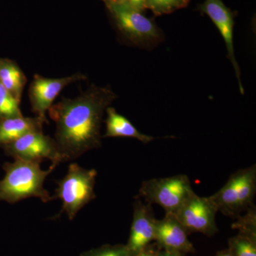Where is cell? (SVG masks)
<instances>
[{"label":"cell","mask_w":256,"mask_h":256,"mask_svg":"<svg viewBox=\"0 0 256 256\" xmlns=\"http://www.w3.org/2000/svg\"><path fill=\"white\" fill-rule=\"evenodd\" d=\"M20 104L0 82V118L22 116Z\"/></svg>","instance_id":"cell-19"},{"label":"cell","mask_w":256,"mask_h":256,"mask_svg":"<svg viewBox=\"0 0 256 256\" xmlns=\"http://www.w3.org/2000/svg\"><path fill=\"white\" fill-rule=\"evenodd\" d=\"M215 256H234L233 254L229 250L228 248L225 249V250H222L217 252L216 255Z\"/></svg>","instance_id":"cell-24"},{"label":"cell","mask_w":256,"mask_h":256,"mask_svg":"<svg viewBox=\"0 0 256 256\" xmlns=\"http://www.w3.org/2000/svg\"><path fill=\"white\" fill-rule=\"evenodd\" d=\"M235 223L232 227L238 230V234L246 236L256 240V210L252 205L246 210L244 216H238L236 218Z\"/></svg>","instance_id":"cell-17"},{"label":"cell","mask_w":256,"mask_h":256,"mask_svg":"<svg viewBox=\"0 0 256 256\" xmlns=\"http://www.w3.org/2000/svg\"><path fill=\"white\" fill-rule=\"evenodd\" d=\"M128 3L139 11L142 12L146 9V0H127Z\"/></svg>","instance_id":"cell-22"},{"label":"cell","mask_w":256,"mask_h":256,"mask_svg":"<svg viewBox=\"0 0 256 256\" xmlns=\"http://www.w3.org/2000/svg\"><path fill=\"white\" fill-rule=\"evenodd\" d=\"M198 10L210 16L223 37L226 46L228 57L232 62L238 82L239 90L244 94V88L240 79V68L234 46V16L232 10L228 9L222 0H205L198 6Z\"/></svg>","instance_id":"cell-10"},{"label":"cell","mask_w":256,"mask_h":256,"mask_svg":"<svg viewBox=\"0 0 256 256\" xmlns=\"http://www.w3.org/2000/svg\"><path fill=\"white\" fill-rule=\"evenodd\" d=\"M156 218L149 204L138 200L134 204L130 233L126 246L129 256H134L154 240Z\"/></svg>","instance_id":"cell-11"},{"label":"cell","mask_w":256,"mask_h":256,"mask_svg":"<svg viewBox=\"0 0 256 256\" xmlns=\"http://www.w3.org/2000/svg\"><path fill=\"white\" fill-rule=\"evenodd\" d=\"M190 0H146V9L156 16L170 14L188 6Z\"/></svg>","instance_id":"cell-18"},{"label":"cell","mask_w":256,"mask_h":256,"mask_svg":"<svg viewBox=\"0 0 256 256\" xmlns=\"http://www.w3.org/2000/svg\"><path fill=\"white\" fill-rule=\"evenodd\" d=\"M116 98L110 87L92 85L75 98H62L48 109L56 127V143L65 162L100 148L104 112Z\"/></svg>","instance_id":"cell-1"},{"label":"cell","mask_w":256,"mask_h":256,"mask_svg":"<svg viewBox=\"0 0 256 256\" xmlns=\"http://www.w3.org/2000/svg\"><path fill=\"white\" fill-rule=\"evenodd\" d=\"M160 250V248L158 244H150L146 248L134 256H158Z\"/></svg>","instance_id":"cell-21"},{"label":"cell","mask_w":256,"mask_h":256,"mask_svg":"<svg viewBox=\"0 0 256 256\" xmlns=\"http://www.w3.org/2000/svg\"><path fill=\"white\" fill-rule=\"evenodd\" d=\"M86 79V76L80 73L60 78H45L35 74L28 88V98L32 111L38 117L48 121L46 111L53 105L64 88Z\"/></svg>","instance_id":"cell-9"},{"label":"cell","mask_w":256,"mask_h":256,"mask_svg":"<svg viewBox=\"0 0 256 256\" xmlns=\"http://www.w3.org/2000/svg\"><path fill=\"white\" fill-rule=\"evenodd\" d=\"M2 148L14 159L40 162L50 160L55 166L65 162L55 140L44 134L43 131L28 133Z\"/></svg>","instance_id":"cell-7"},{"label":"cell","mask_w":256,"mask_h":256,"mask_svg":"<svg viewBox=\"0 0 256 256\" xmlns=\"http://www.w3.org/2000/svg\"><path fill=\"white\" fill-rule=\"evenodd\" d=\"M194 192L188 176L178 174L143 182L138 196L144 198L146 204L162 207L166 214H174Z\"/></svg>","instance_id":"cell-6"},{"label":"cell","mask_w":256,"mask_h":256,"mask_svg":"<svg viewBox=\"0 0 256 256\" xmlns=\"http://www.w3.org/2000/svg\"><path fill=\"white\" fill-rule=\"evenodd\" d=\"M44 124H48V121L38 116L0 118V146L2 148L28 133L42 131Z\"/></svg>","instance_id":"cell-13"},{"label":"cell","mask_w":256,"mask_h":256,"mask_svg":"<svg viewBox=\"0 0 256 256\" xmlns=\"http://www.w3.org/2000/svg\"><path fill=\"white\" fill-rule=\"evenodd\" d=\"M80 256H129L126 245H104L82 252Z\"/></svg>","instance_id":"cell-20"},{"label":"cell","mask_w":256,"mask_h":256,"mask_svg":"<svg viewBox=\"0 0 256 256\" xmlns=\"http://www.w3.org/2000/svg\"><path fill=\"white\" fill-rule=\"evenodd\" d=\"M188 235L174 214L166 213L162 220H156L154 242L160 248L184 254L195 252L196 250L188 240Z\"/></svg>","instance_id":"cell-12"},{"label":"cell","mask_w":256,"mask_h":256,"mask_svg":"<svg viewBox=\"0 0 256 256\" xmlns=\"http://www.w3.org/2000/svg\"><path fill=\"white\" fill-rule=\"evenodd\" d=\"M97 171L87 170L76 163L69 165L68 172L57 182L54 198H58L63 202V210L70 220L89 202L96 198L94 192Z\"/></svg>","instance_id":"cell-5"},{"label":"cell","mask_w":256,"mask_h":256,"mask_svg":"<svg viewBox=\"0 0 256 256\" xmlns=\"http://www.w3.org/2000/svg\"><path fill=\"white\" fill-rule=\"evenodd\" d=\"M158 256H184L182 252H174V250H164L160 248Z\"/></svg>","instance_id":"cell-23"},{"label":"cell","mask_w":256,"mask_h":256,"mask_svg":"<svg viewBox=\"0 0 256 256\" xmlns=\"http://www.w3.org/2000/svg\"><path fill=\"white\" fill-rule=\"evenodd\" d=\"M106 111L107 118L105 120L106 132L104 137L133 138L144 144L156 139L152 136L140 132L129 120L119 114L114 108L109 106Z\"/></svg>","instance_id":"cell-14"},{"label":"cell","mask_w":256,"mask_h":256,"mask_svg":"<svg viewBox=\"0 0 256 256\" xmlns=\"http://www.w3.org/2000/svg\"><path fill=\"white\" fill-rule=\"evenodd\" d=\"M256 193V166L235 172L225 185L208 198L217 212L236 218L254 204Z\"/></svg>","instance_id":"cell-3"},{"label":"cell","mask_w":256,"mask_h":256,"mask_svg":"<svg viewBox=\"0 0 256 256\" xmlns=\"http://www.w3.org/2000/svg\"><path fill=\"white\" fill-rule=\"evenodd\" d=\"M228 248L234 256H256V240L238 234L229 238Z\"/></svg>","instance_id":"cell-16"},{"label":"cell","mask_w":256,"mask_h":256,"mask_svg":"<svg viewBox=\"0 0 256 256\" xmlns=\"http://www.w3.org/2000/svg\"><path fill=\"white\" fill-rule=\"evenodd\" d=\"M40 164V162L21 159L4 163L5 175L0 180V201L14 204L30 197H38L46 203L53 200L44 184L56 166L50 164L48 170H43Z\"/></svg>","instance_id":"cell-2"},{"label":"cell","mask_w":256,"mask_h":256,"mask_svg":"<svg viewBox=\"0 0 256 256\" xmlns=\"http://www.w3.org/2000/svg\"><path fill=\"white\" fill-rule=\"evenodd\" d=\"M122 40L133 46L150 50L163 40L156 23L127 1L107 4Z\"/></svg>","instance_id":"cell-4"},{"label":"cell","mask_w":256,"mask_h":256,"mask_svg":"<svg viewBox=\"0 0 256 256\" xmlns=\"http://www.w3.org/2000/svg\"><path fill=\"white\" fill-rule=\"evenodd\" d=\"M106 2V4H110V3L121 2L127 1V0H104Z\"/></svg>","instance_id":"cell-25"},{"label":"cell","mask_w":256,"mask_h":256,"mask_svg":"<svg viewBox=\"0 0 256 256\" xmlns=\"http://www.w3.org/2000/svg\"><path fill=\"white\" fill-rule=\"evenodd\" d=\"M0 82L16 100L21 102L28 78L14 60L0 58Z\"/></svg>","instance_id":"cell-15"},{"label":"cell","mask_w":256,"mask_h":256,"mask_svg":"<svg viewBox=\"0 0 256 256\" xmlns=\"http://www.w3.org/2000/svg\"><path fill=\"white\" fill-rule=\"evenodd\" d=\"M216 213L208 197L198 196L194 192L174 215L188 234L197 232L212 236L218 232Z\"/></svg>","instance_id":"cell-8"}]
</instances>
